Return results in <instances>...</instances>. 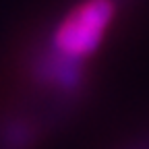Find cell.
Returning <instances> with one entry per match:
<instances>
[{
	"label": "cell",
	"instance_id": "cell-1",
	"mask_svg": "<svg viewBox=\"0 0 149 149\" xmlns=\"http://www.w3.org/2000/svg\"><path fill=\"white\" fill-rule=\"evenodd\" d=\"M116 15L114 0H81L56 25L52 50L62 60L79 64L95 54Z\"/></svg>",
	"mask_w": 149,
	"mask_h": 149
}]
</instances>
